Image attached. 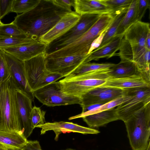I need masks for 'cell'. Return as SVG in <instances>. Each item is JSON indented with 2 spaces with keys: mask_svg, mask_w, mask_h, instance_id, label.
I'll return each mask as SVG.
<instances>
[{
  "mask_svg": "<svg viewBox=\"0 0 150 150\" xmlns=\"http://www.w3.org/2000/svg\"><path fill=\"white\" fill-rule=\"evenodd\" d=\"M10 76L6 61L2 50H0V83L6 80Z\"/></svg>",
  "mask_w": 150,
  "mask_h": 150,
  "instance_id": "cell-33",
  "label": "cell"
},
{
  "mask_svg": "<svg viewBox=\"0 0 150 150\" xmlns=\"http://www.w3.org/2000/svg\"><path fill=\"white\" fill-rule=\"evenodd\" d=\"M45 53L23 62L29 87L33 91L44 86L46 78L50 72L45 65Z\"/></svg>",
  "mask_w": 150,
  "mask_h": 150,
  "instance_id": "cell-10",
  "label": "cell"
},
{
  "mask_svg": "<svg viewBox=\"0 0 150 150\" xmlns=\"http://www.w3.org/2000/svg\"><path fill=\"white\" fill-rule=\"evenodd\" d=\"M5 150H17L16 149L9 148H6Z\"/></svg>",
  "mask_w": 150,
  "mask_h": 150,
  "instance_id": "cell-39",
  "label": "cell"
},
{
  "mask_svg": "<svg viewBox=\"0 0 150 150\" xmlns=\"http://www.w3.org/2000/svg\"><path fill=\"white\" fill-rule=\"evenodd\" d=\"M83 120L91 128L98 127L119 120L115 108L85 116Z\"/></svg>",
  "mask_w": 150,
  "mask_h": 150,
  "instance_id": "cell-22",
  "label": "cell"
},
{
  "mask_svg": "<svg viewBox=\"0 0 150 150\" xmlns=\"http://www.w3.org/2000/svg\"><path fill=\"white\" fill-rule=\"evenodd\" d=\"M53 3L63 9L66 10L69 12L72 11V6L74 7L75 0H52Z\"/></svg>",
  "mask_w": 150,
  "mask_h": 150,
  "instance_id": "cell-36",
  "label": "cell"
},
{
  "mask_svg": "<svg viewBox=\"0 0 150 150\" xmlns=\"http://www.w3.org/2000/svg\"><path fill=\"white\" fill-rule=\"evenodd\" d=\"M36 127L41 129L40 134H45L48 131L52 130L55 134V139L57 140L61 133L77 132L83 134H97L100 132L98 130L83 127L72 122L64 121L46 122L44 124L37 126Z\"/></svg>",
  "mask_w": 150,
  "mask_h": 150,
  "instance_id": "cell-17",
  "label": "cell"
},
{
  "mask_svg": "<svg viewBox=\"0 0 150 150\" xmlns=\"http://www.w3.org/2000/svg\"><path fill=\"white\" fill-rule=\"evenodd\" d=\"M149 33V23L136 22L124 34L119 52L117 54L121 60L133 62L139 71L146 73H150V57L145 54L146 40Z\"/></svg>",
  "mask_w": 150,
  "mask_h": 150,
  "instance_id": "cell-2",
  "label": "cell"
},
{
  "mask_svg": "<svg viewBox=\"0 0 150 150\" xmlns=\"http://www.w3.org/2000/svg\"><path fill=\"white\" fill-rule=\"evenodd\" d=\"M150 142L149 143L148 146L145 150H150Z\"/></svg>",
  "mask_w": 150,
  "mask_h": 150,
  "instance_id": "cell-40",
  "label": "cell"
},
{
  "mask_svg": "<svg viewBox=\"0 0 150 150\" xmlns=\"http://www.w3.org/2000/svg\"><path fill=\"white\" fill-rule=\"evenodd\" d=\"M127 97L126 93L122 96L117 98L111 101L101 105L96 108H93L88 111L77 115L71 117L69 118V120L83 118L86 116L100 112L108 110L117 106L125 100Z\"/></svg>",
  "mask_w": 150,
  "mask_h": 150,
  "instance_id": "cell-26",
  "label": "cell"
},
{
  "mask_svg": "<svg viewBox=\"0 0 150 150\" xmlns=\"http://www.w3.org/2000/svg\"><path fill=\"white\" fill-rule=\"evenodd\" d=\"M2 146V145H1L0 144V150H1V149Z\"/></svg>",
  "mask_w": 150,
  "mask_h": 150,
  "instance_id": "cell-43",
  "label": "cell"
},
{
  "mask_svg": "<svg viewBox=\"0 0 150 150\" xmlns=\"http://www.w3.org/2000/svg\"><path fill=\"white\" fill-rule=\"evenodd\" d=\"M113 18L112 13L102 14L96 23L86 33L74 42L46 55L56 57L88 54L92 44L108 28Z\"/></svg>",
  "mask_w": 150,
  "mask_h": 150,
  "instance_id": "cell-3",
  "label": "cell"
},
{
  "mask_svg": "<svg viewBox=\"0 0 150 150\" xmlns=\"http://www.w3.org/2000/svg\"><path fill=\"white\" fill-rule=\"evenodd\" d=\"M1 50L6 61L10 76L16 87L26 93L33 102L34 96L27 82L23 62Z\"/></svg>",
  "mask_w": 150,
  "mask_h": 150,
  "instance_id": "cell-13",
  "label": "cell"
},
{
  "mask_svg": "<svg viewBox=\"0 0 150 150\" xmlns=\"http://www.w3.org/2000/svg\"><path fill=\"white\" fill-rule=\"evenodd\" d=\"M102 14H86L80 15L78 22L64 35L48 45L45 53L48 54L74 41L87 31Z\"/></svg>",
  "mask_w": 150,
  "mask_h": 150,
  "instance_id": "cell-7",
  "label": "cell"
},
{
  "mask_svg": "<svg viewBox=\"0 0 150 150\" xmlns=\"http://www.w3.org/2000/svg\"><path fill=\"white\" fill-rule=\"evenodd\" d=\"M28 141L22 132L0 129V144L6 148L18 150L22 148Z\"/></svg>",
  "mask_w": 150,
  "mask_h": 150,
  "instance_id": "cell-21",
  "label": "cell"
},
{
  "mask_svg": "<svg viewBox=\"0 0 150 150\" xmlns=\"http://www.w3.org/2000/svg\"><path fill=\"white\" fill-rule=\"evenodd\" d=\"M138 0H133L128 10L120 22L115 36L122 35L127 30L137 21V7Z\"/></svg>",
  "mask_w": 150,
  "mask_h": 150,
  "instance_id": "cell-25",
  "label": "cell"
},
{
  "mask_svg": "<svg viewBox=\"0 0 150 150\" xmlns=\"http://www.w3.org/2000/svg\"><path fill=\"white\" fill-rule=\"evenodd\" d=\"M3 23L1 21V20H0V25L2 24Z\"/></svg>",
  "mask_w": 150,
  "mask_h": 150,
  "instance_id": "cell-42",
  "label": "cell"
},
{
  "mask_svg": "<svg viewBox=\"0 0 150 150\" xmlns=\"http://www.w3.org/2000/svg\"><path fill=\"white\" fill-rule=\"evenodd\" d=\"M110 69L98 70L77 76L69 75L59 82L66 94L80 97L104 83L110 76Z\"/></svg>",
  "mask_w": 150,
  "mask_h": 150,
  "instance_id": "cell-6",
  "label": "cell"
},
{
  "mask_svg": "<svg viewBox=\"0 0 150 150\" xmlns=\"http://www.w3.org/2000/svg\"><path fill=\"white\" fill-rule=\"evenodd\" d=\"M17 88L10 76L0 83V129L23 133L17 113L15 95Z\"/></svg>",
  "mask_w": 150,
  "mask_h": 150,
  "instance_id": "cell-4",
  "label": "cell"
},
{
  "mask_svg": "<svg viewBox=\"0 0 150 150\" xmlns=\"http://www.w3.org/2000/svg\"><path fill=\"white\" fill-rule=\"evenodd\" d=\"M69 12L55 5L52 0H40L31 10L16 16L12 22L27 36L39 41L40 38Z\"/></svg>",
  "mask_w": 150,
  "mask_h": 150,
  "instance_id": "cell-1",
  "label": "cell"
},
{
  "mask_svg": "<svg viewBox=\"0 0 150 150\" xmlns=\"http://www.w3.org/2000/svg\"><path fill=\"white\" fill-rule=\"evenodd\" d=\"M103 1L113 10L129 8L133 0H102Z\"/></svg>",
  "mask_w": 150,
  "mask_h": 150,
  "instance_id": "cell-32",
  "label": "cell"
},
{
  "mask_svg": "<svg viewBox=\"0 0 150 150\" xmlns=\"http://www.w3.org/2000/svg\"><path fill=\"white\" fill-rule=\"evenodd\" d=\"M75 12L79 15L86 14L111 13L112 9L102 0H75Z\"/></svg>",
  "mask_w": 150,
  "mask_h": 150,
  "instance_id": "cell-19",
  "label": "cell"
},
{
  "mask_svg": "<svg viewBox=\"0 0 150 150\" xmlns=\"http://www.w3.org/2000/svg\"><path fill=\"white\" fill-rule=\"evenodd\" d=\"M80 15L75 12L64 15L54 25L42 36L39 41L47 45L61 36L74 26L79 21Z\"/></svg>",
  "mask_w": 150,
  "mask_h": 150,
  "instance_id": "cell-16",
  "label": "cell"
},
{
  "mask_svg": "<svg viewBox=\"0 0 150 150\" xmlns=\"http://www.w3.org/2000/svg\"><path fill=\"white\" fill-rule=\"evenodd\" d=\"M45 112L40 108L36 106L33 107L30 119L31 127L33 130L37 126L43 125L46 122L45 117Z\"/></svg>",
  "mask_w": 150,
  "mask_h": 150,
  "instance_id": "cell-31",
  "label": "cell"
},
{
  "mask_svg": "<svg viewBox=\"0 0 150 150\" xmlns=\"http://www.w3.org/2000/svg\"><path fill=\"white\" fill-rule=\"evenodd\" d=\"M129 8L113 11L112 13L113 18L112 21L105 32L101 42L98 47H101L106 44L115 36L117 29Z\"/></svg>",
  "mask_w": 150,
  "mask_h": 150,
  "instance_id": "cell-24",
  "label": "cell"
},
{
  "mask_svg": "<svg viewBox=\"0 0 150 150\" xmlns=\"http://www.w3.org/2000/svg\"><path fill=\"white\" fill-rule=\"evenodd\" d=\"M127 97L116 108L119 120L124 122L150 103V87L126 89Z\"/></svg>",
  "mask_w": 150,
  "mask_h": 150,
  "instance_id": "cell-9",
  "label": "cell"
},
{
  "mask_svg": "<svg viewBox=\"0 0 150 150\" xmlns=\"http://www.w3.org/2000/svg\"><path fill=\"white\" fill-rule=\"evenodd\" d=\"M40 0H13L11 12L22 13L36 6Z\"/></svg>",
  "mask_w": 150,
  "mask_h": 150,
  "instance_id": "cell-30",
  "label": "cell"
},
{
  "mask_svg": "<svg viewBox=\"0 0 150 150\" xmlns=\"http://www.w3.org/2000/svg\"><path fill=\"white\" fill-rule=\"evenodd\" d=\"M13 0H0V20L11 12Z\"/></svg>",
  "mask_w": 150,
  "mask_h": 150,
  "instance_id": "cell-35",
  "label": "cell"
},
{
  "mask_svg": "<svg viewBox=\"0 0 150 150\" xmlns=\"http://www.w3.org/2000/svg\"><path fill=\"white\" fill-rule=\"evenodd\" d=\"M89 54L56 57L46 56L45 65L50 72L61 74L63 77L70 75L83 64L88 63Z\"/></svg>",
  "mask_w": 150,
  "mask_h": 150,
  "instance_id": "cell-11",
  "label": "cell"
},
{
  "mask_svg": "<svg viewBox=\"0 0 150 150\" xmlns=\"http://www.w3.org/2000/svg\"><path fill=\"white\" fill-rule=\"evenodd\" d=\"M139 72L136 64L133 62L121 60L110 68L109 74L111 77L120 78L129 76Z\"/></svg>",
  "mask_w": 150,
  "mask_h": 150,
  "instance_id": "cell-23",
  "label": "cell"
},
{
  "mask_svg": "<svg viewBox=\"0 0 150 150\" xmlns=\"http://www.w3.org/2000/svg\"><path fill=\"white\" fill-rule=\"evenodd\" d=\"M100 87L122 89L150 87V75L139 72L127 77L114 78L109 77L105 82Z\"/></svg>",
  "mask_w": 150,
  "mask_h": 150,
  "instance_id": "cell-15",
  "label": "cell"
},
{
  "mask_svg": "<svg viewBox=\"0 0 150 150\" xmlns=\"http://www.w3.org/2000/svg\"><path fill=\"white\" fill-rule=\"evenodd\" d=\"M34 97L48 106L81 104L80 97L68 95L63 91L59 82L48 84L33 92Z\"/></svg>",
  "mask_w": 150,
  "mask_h": 150,
  "instance_id": "cell-8",
  "label": "cell"
},
{
  "mask_svg": "<svg viewBox=\"0 0 150 150\" xmlns=\"http://www.w3.org/2000/svg\"><path fill=\"white\" fill-rule=\"evenodd\" d=\"M38 42L30 37L19 38L16 37L0 38V50L11 47L24 44Z\"/></svg>",
  "mask_w": 150,
  "mask_h": 150,
  "instance_id": "cell-29",
  "label": "cell"
},
{
  "mask_svg": "<svg viewBox=\"0 0 150 150\" xmlns=\"http://www.w3.org/2000/svg\"><path fill=\"white\" fill-rule=\"evenodd\" d=\"M150 2L148 0H138L137 7V21H141L147 9L149 8Z\"/></svg>",
  "mask_w": 150,
  "mask_h": 150,
  "instance_id": "cell-34",
  "label": "cell"
},
{
  "mask_svg": "<svg viewBox=\"0 0 150 150\" xmlns=\"http://www.w3.org/2000/svg\"><path fill=\"white\" fill-rule=\"evenodd\" d=\"M145 46L147 50H150V33L148 34L146 39Z\"/></svg>",
  "mask_w": 150,
  "mask_h": 150,
  "instance_id": "cell-38",
  "label": "cell"
},
{
  "mask_svg": "<svg viewBox=\"0 0 150 150\" xmlns=\"http://www.w3.org/2000/svg\"><path fill=\"white\" fill-rule=\"evenodd\" d=\"M62 150H76L73 149H71V148H67V149H65Z\"/></svg>",
  "mask_w": 150,
  "mask_h": 150,
  "instance_id": "cell-41",
  "label": "cell"
},
{
  "mask_svg": "<svg viewBox=\"0 0 150 150\" xmlns=\"http://www.w3.org/2000/svg\"><path fill=\"white\" fill-rule=\"evenodd\" d=\"M115 64L111 63H96L89 62L82 64L70 75L77 76L98 70L110 69Z\"/></svg>",
  "mask_w": 150,
  "mask_h": 150,
  "instance_id": "cell-27",
  "label": "cell"
},
{
  "mask_svg": "<svg viewBox=\"0 0 150 150\" xmlns=\"http://www.w3.org/2000/svg\"><path fill=\"white\" fill-rule=\"evenodd\" d=\"M18 150H43L39 142L37 140L28 141L26 144Z\"/></svg>",
  "mask_w": 150,
  "mask_h": 150,
  "instance_id": "cell-37",
  "label": "cell"
},
{
  "mask_svg": "<svg viewBox=\"0 0 150 150\" xmlns=\"http://www.w3.org/2000/svg\"><path fill=\"white\" fill-rule=\"evenodd\" d=\"M125 89L113 88L98 87L82 95L81 99V107L102 105L123 96Z\"/></svg>",
  "mask_w": 150,
  "mask_h": 150,
  "instance_id": "cell-12",
  "label": "cell"
},
{
  "mask_svg": "<svg viewBox=\"0 0 150 150\" xmlns=\"http://www.w3.org/2000/svg\"><path fill=\"white\" fill-rule=\"evenodd\" d=\"M15 95L18 116L23 134L27 138L33 130L30 119L33 101L26 93L17 88Z\"/></svg>",
  "mask_w": 150,
  "mask_h": 150,
  "instance_id": "cell-14",
  "label": "cell"
},
{
  "mask_svg": "<svg viewBox=\"0 0 150 150\" xmlns=\"http://www.w3.org/2000/svg\"><path fill=\"white\" fill-rule=\"evenodd\" d=\"M123 36H115L108 43L103 46L98 47L89 53L88 62L92 60H98L102 58H109L116 55L119 50Z\"/></svg>",
  "mask_w": 150,
  "mask_h": 150,
  "instance_id": "cell-20",
  "label": "cell"
},
{
  "mask_svg": "<svg viewBox=\"0 0 150 150\" xmlns=\"http://www.w3.org/2000/svg\"><path fill=\"white\" fill-rule=\"evenodd\" d=\"M124 123L132 150H145L150 142V103Z\"/></svg>",
  "mask_w": 150,
  "mask_h": 150,
  "instance_id": "cell-5",
  "label": "cell"
},
{
  "mask_svg": "<svg viewBox=\"0 0 150 150\" xmlns=\"http://www.w3.org/2000/svg\"><path fill=\"white\" fill-rule=\"evenodd\" d=\"M47 45L45 43L38 41L1 50L23 62L45 53Z\"/></svg>",
  "mask_w": 150,
  "mask_h": 150,
  "instance_id": "cell-18",
  "label": "cell"
},
{
  "mask_svg": "<svg viewBox=\"0 0 150 150\" xmlns=\"http://www.w3.org/2000/svg\"><path fill=\"white\" fill-rule=\"evenodd\" d=\"M29 37H30L21 30L13 22L8 24L3 23L0 25V38H24Z\"/></svg>",
  "mask_w": 150,
  "mask_h": 150,
  "instance_id": "cell-28",
  "label": "cell"
}]
</instances>
